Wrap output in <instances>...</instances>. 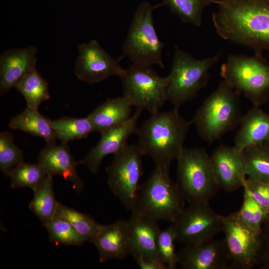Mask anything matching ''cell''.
Instances as JSON below:
<instances>
[{
    "instance_id": "cell-7",
    "label": "cell",
    "mask_w": 269,
    "mask_h": 269,
    "mask_svg": "<svg viewBox=\"0 0 269 269\" xmlns=\"http://www.w3.org/2000/svg\"><path fill=\"white\" fill-rule=\"evenodd\" d=\"M176 160V183L185 201L209 202L219 189L210 155L202 148L184 147Z\"/></svg>"
},
{
    "instance_id": "cell-28",
    "label": "cell",
    "mask_w": 269,
    "mask_h": 269,
    "mask_svg": "<svg viewBox=\"0 0 269 269\" xmlns=\"http://www.w3.org/2000/svg\"><path fill=\"white\" fill-rule=\"evenodd\" d=\"M49 175L39 163L23 161L13 167L8 176L11 179V188L28 187L34 191L46 180Z\"/></svg>"
},
{
    "instance_id": "cell-32",
    "label": "cell",
    "mask_w": 269,
    "mask_h": 269,
    "mask_svg": "<svg viewBox=\"0 0 269 269\" xmlns=\"http://www.w3.org/2000/svg\"><path fill=\"white\" fill-rule=\"evenodd\" d=\"M43 225L48 231L49 241L56 245L80 246L86 242L65 220L54 218Z\"/></svg>"
},
{
    "instance_id": "cell-33",
    "label": "cell",
    "mask_w": 269,
    "mask_h": 269,
    "mask_svg": "<svg viewBox=\"0 0 269 269\" xmlns=\"http://www.w3.org/2000/svg\"><path fill=\"white\" fill-rule=\"evenodd\" d=\"M23 161L22 151L15 144L12 134L2 132L0 134V169L6 176L10 171Z\"/></svg>"
},
{
    "instance_id": "cell-24",
    "label": "cell",
    "mask_w": 269,
    "mask_h": 269,
    "mask_svg": "<svg viewBox=\"0 0 269 269\" xmlns=\"http://www.w3.org/2000/svg\"><path fill=\"white\" fill-rule=\"evenodd\" d=\"M242 155L247 179L269 183V151L264 144L244 149Z\"/></svg>"
},
{
    "instance_id": "cell-15",
    "label": "cell",
    "mask_w": 269,
    "mask_h": 269,
    "mask_svg": "<svg viewBox=\"0 0 269 269\" xmlns=\"http://www.w3.org/2000/svg\"><path fill=\"white\" fill-rule=\"evenodd\" d=\"M182 269H228L230 259L224 239L187 245L177 253Z\"/></svg>"
},
{
    "instance_id": "cell-29",
    "label": "cell",
    "mask_w": 269,
    "mask_h": 269,
    "mask_svg": "<svg viewBox=\"0 0 269 269\" xmlns=\"http://www.w3.org/2000/svg\"><path fill=\"white\" fill-rule=\"evenodd\" d=\"M218 2V0H163L162 4L167 5L183 22L200 26L204 8Z\"/></svg>"
},
{
    "instance_id": "cell-26",
    "label": "cell",
    "mask_w": 269,
    "mask_h": 269,
    "mask_svg": "<svg viewBox=\"0 0 269 269\" xmlns=\"http://www.w3.org/2000/svg\"><path fill=\"white\" fill-rule=\"evenodd\" d=\"M14 88L22 95L29 108L38 109L50 98L48 83L36 69L22 78Z\"/></svg>"
},
{
    "instance_id": "cell-16",
    "label": "cell",
    "mask_w": 269,
    "mask_h": 269,
    "mask_svg": "<svg viewBox=\"0 0 269 269\" xmlns=\"http://www.w3.org/2000/svg\"><path fill=\"white\" fill-rule=\"evenodd\" d=\"M210 159L219 188L231 192L243 186L246 176L242 150L221 144L213 151Z\"/></svg>"
},
{
    "instance_id": "cell-19",
    "label": "cell",
    "mask_w": 269,
    "mask_h": 269,
    "mask_svg": "<svg viewBox=\"0 0 269 269\" xmlns=\"http://www.w3.org/2000/svg\"><path fill=\"white\" fill-rule=\"evenodd\" d=\"M129 237L128 220H119L109 225H100L89 242L95 246L99 261L103 263L112 259H125L128 255Z\"/></svg>"
},
{
    "instance_id": "cell-17",
    "label": "cell",
    "mask_w": 269,
    "mask_h": 269,
    "mask_svg": "<svg viewBox=\"0 0 269 269\" xmlns=\"http://www.w3.org/2000/svg\"><path fill=\"white\" fill-rule=\"evenodd\" d=\"M128 222V255L134 258L141 257L146 259L161 261L156 246L157 237L160 230L157 221L132 211Z\"/></svg>"
},
{
    "instance_id": "cell-9",
    "label": "cell",
    "mask_w": 269,
    "mask_h": 269,
    "mask_svg": "<svg viewBox=\"0 0 269 269\" xmlns=\"http://www.w3.org/2000/svg\"><path fill=\"white\" fill-rule=\"evenodd\" d=\"M123 85V97L136 108L151 114L159 111L167 101L165 78L160 77L150 65L132 64L119 76Z\"/></svg>"
},
{
    "instance_id": "cell-35",
    "label": "cell",
    "mask_w": 269,
    "mask_h": 269,
    "mask_svg": "<svg viewBox=\"0 0 269 269\" xmlns=\"http://www.w3.org/2000/svg\"><path fill=\"white\" fill-rule=\"evenodd\" d=\"M243 187L246 188L254 199L269 213V183L246 178Z\"/></svg>"
},
{
    "instance_id": "cell-3",
    "label": "cell",
    "mask_w": 269,
    "mask_h": 269,
    "mask_svg": "<svg viewBox=\"0 0 269 269\" xmlns=\"http://www.w3.org/2000/svg\"><path fill=\"white\" fill-rule=\"evenodd\" d=\"M240 95L223 80L205 99L191 121L202 139L212 143L239 127L242 117Z\"/></svg>"
},
{
    "instance_id": "cell-27",
    "label": "cell",
    "mask_w": 269,
    "mask_h": 269,
    "mask_svg": "<svg viewBox=\"0 0 269 269\" xmlns=\"http://www.w3.org/2000/svg\"><path fill=\"white\" fill-rule=\"evenodd\" d=\"M50 124L57 137L61 143L86 138L94 131L92 124L88 117L76 118L63 117L50 121Z\"/></svg>"
},
{
    "instance_id": "cell-38",
    "label": "cell",
    "mask_w": 269,
    "mask_h": 269,
    "mask_svg": "<svg viewBox=\"0 0 269 269\" xmlns=\"http://www.w3.org/2000/svg\"><path fill=\"white\" fill-rule=\"evenodd\" d=\"M264 145L269 151V140L266 142Z\"/></svg>"
},
{
    "instance_id": "cell-23",
    "label": "cell",
    "mask_w": 269,
    "mask_h": 269,
    "mask_svg": "<svg viewBox=\"0 0 269 269\" xmlns=\"http://www.w3.org/2000/svg\"><path fill=\"white\" fill-rule=\"evenodd\" d=\"M50 120L41 114L38 109L27 107L10 120L9 127L43 138L46 144L56 143V133Z\"/></svg>"
},
{
    "instance_id": "cell-6",
    "label": "cell",
    "mask_w": 269,
    "mask_h": 269,
    "mask_svg": "<svg viewBox=\"0 0 269 269\" xmlns=\"http://www.w3.org/2000/svg\"><path fill=\"white\" fill-rule=\"evenodd\" d=\"M220 75L254 107H261L269 100V63L262 54H230L221 66Z\"/></svg>"
},
{
    "instance_id": "cell-11",
    "label": "cell",
    "mask_w": 269,
    "mask_h": 269,
    "mask_svg": "<svg viewBox=\"0 0 269 269\" xmlns=\"http://www.w3.org/2000/svg\"><path fill=\"white\" fill-rule=\"evenodd\" d=\"M176 241L184 245L201 244L214 238L222 231V215L208 202L190 204L173 223Z\"/></svg>"
},
{
    "instance_id": "cell-12",
    "label": "cell",
    "mask_w": 269,
    "mask_h": 269,
    "mask_svg": "<svg viewBox=\"0 0 269 269\" xmlns=\"http://www.w3.org/2000/svg\"><path fill=\"white\" fill-rule=\"evenodd\" d=\"M222 232L229 253V269H252L257 264L261 235L254 233L240 220L238 212L222 216Z\"/></svg>"
},
{
    "instance_id": "cell-37",
    "label": "cell",
    "mask_w": 269,
    "mask_h": 269,
    "mask_svg": "<svg viewBox=\"0 0 269 269\" xmlns=\"http://www.w3.org/2000/svg\"><path fill=\"white\" fill-rule=\"evenodd\" d=\"M134 259L141 269H168L160 260L146 259L141 257H136Z\"/></svg>"
},
{
    "instance_id": "cell-22",
    "label": "cell",
    "mask_w": 269,
    "mask_h": 269,
    "mask_svg": "<svg viewBox=\"0 0 269 269\" xmlns=\"http://www.w3.org/2000/svg\"><path fill=\"white\" fill-rule=\"evenodd\" d=\"M131 107L123 97L108 99L87 117L94 131L100 133L128 120L132 117Z\"/></svg>"
},
{
    "instance_id": "cell-25",
    "label": "cell",
    "mask_w": 269,
    "mask_h": 269,
    "mask_svg": "<svg viewBox=\"0 0 269 269\" xmlns=\"http://www.w3.org/2000/svg\"><path fill=\"white\" fill-rule=\"evenodd\" d=\"M53 176L46 180L34 192V197L29 204V209L43 224L55 218L59 202L55 198Z\"/></svg>"
},
{
    "instance_id": "cell-14",
    "label": "cell",
    "mask_w": 269,
    "mask_h": 269,
    "mask_svg": "<svg viewBox=\"0 0 269 269\" xmlns=\"http://www.w3.org/2000/svg\"><path fill=\"white\" fill-rule=\"evenodd\" d=\"M142 111L136 108L134 114L127 121L101 131L98 143L78 163L85 165L91 173L97 174L104 158L124 148L129 137L135 134L137 122Z\"/></svg>"
},
{
    "instance_id": "cell-2",
    "label": "cell",
    "mask_w": 269,
    "mask_h": 269,
    "mask_svg": "<svg viewBox=\"0 0 269 269\" xmlns=\"http://www.w3.org/2000/svg\"><path fill=\"white\" fill-rule=\"evenodd\" d=\"M191 122L180 116L178 110L151 114L137 128V145L144 155H148L155 167L169 169L184 147Z\"/></svg>"
},
{
    "instance_id": "cell-4",
    "label": "cell",
    "mask_w": 269,
    "mask_h": 269,
    "mask_svg": "<svg viewBox=\"0 0 269 269\" xmlns=\"http://www.w3.org/2000/svg\"><path fill=\"white\" fill-rule=\"evenodd\" d=\"M185 200L169 175V169L155 167L139 185L131 211L153 220L173 223L184 209Z\"/></svg>"
},
{
    "instance_id": "cell-13",
    "label": "cell",
    "mask_w": 269,
    "mask_h": 269,
    "mask_svg": "<svg viewBox=\"0 0 269 269\" xmlns=\"http://www.w3.org/2000/svg\"><path fill=\"white\" fill-rule=\"evenodd\" d=\"M78 49L74 73L84 82L99 83L113 75L120 76L123 71L120 64L122 57H112L96 40L79 44Z\"/></svg>"
},
{
    "instance_id": "cell-30",
    "label": "cell",
    "mask_w": 269,
    "mask_h": 269,
    "mask_svg": "<svg viewBox=\"0 0 269 269\" xmlns=\"http://www.w3.org/2000/svg\"><path fill=\"white\" fill-rule=\"evenodd\" d=\"M55 218L67 221L86 241L89 242L94 236L101 225L89 215L60 203Z\"/></svg>"
},
{
    "instance_id": "cell-1",
    "label": "cell",
    "mask_w": 269,
    "mask_h": 269,
    "mask_svg": "<svg viewBox=\"0 0 269 269\" xmlns=\"http://www.w3.org/2000/svg\"><path fill=\"white\" fill-rule=\"evenodd\" d=\"M218 5L212 21L220 37L255 54L269 51V0H219Z\"/></svg>"
},
{
    "instance_id": "cell-21",
    "label": "cell",
    "mask_w": 269,
    "mask_h": 269,
    "mask_svg": "<svg viewBox=\"0 0 269 269\" xmlns=\"http://www.w3.org/2000/svg\"><path fill=\"white\" fill-rule=\"evenodd\" d=\"M236 135L234 146L242 150L269 140V114L260 107H254L242 116Z\"/></svg>"
},
{
    "instance_id": "cell-36",
    "label": "cell",
    "mask_w": 269,
    "mask_h": 269,
    "mask_svg": "<svg viewBox=\"0 0 269 269\" xmlns=\"http://www.w3.org/2000/svg\"><path fill=\"white\" fill-rule=\"evenodd\" d=\"M256 265L269 269V216L263 225Z\"/></svg>"
},
{
    "instance_id": "cell-8",
    "label": "cell",
    "mask_w": 269,
    "mask_h": 269,
    "mask_svg": "<svg viewBox=\"0 0 269 269\" xmlns=\"http://www.w3.org/2000/svg\"><path fill=\"white\" fill-rule=\"evenodd\" d=\"M162 3L152 6L141 2L135 11L123 46L124 56L132 64L157 65L164 67L163 43L159 39L153 24L152 11Z\"/></svg>"
},
{
    "instance_id": "cell-5",
    "label": "cell",
    "mask_w": 269,
    "mask_h": 269,
    "mask_svg": "<svg viewBox=\"0 0 269 269\" xmlns=\"http://www.w3.org/2000/svg\"><path fill=\"white\" fill-rule=\"evenodd\" d=\"M221 52L201 60L176 47L172 67L165 77L167 101L178 109L196 97L207 84L210 69L219 61Z\"/></svg>"
},
{
    "instance_id": "cell-34",
    "label": "cell",
    "mask_w": 269,
    "mask_h": 269,
    "mask_svg": "<svg viewBox=\"0 0 269 269\" xmlns=\"http://www.w3.org/2000/svg\"><path fill=\"white\" fill-rule=\"evenodd\" d=\"M175 241L176 235L172 225L164 230H160L157 237L156 246L159 258L168 269H175L178 264Z\"/></svg>"
},
{
    "instance_id": "cell-18",
    "label": "cell",
    "mask_w": 269,
    "mask_h": 269,
    "mask_svg": "<svg viewBox=\"0 0 269 269\" xmlns=\"http://www.w3.org/2000/svg\"><path fill=\"white\" fill-rule=\"evenodd\" d=\"M35 47L14 48L4 52L0 57V95L3 96L22 78L36 69Z\"/></svg>"
},
{
    "instance_id": "cell-10",
    "label": "cell",
    "mask_w": 269,
    "mask_h": 269,
    "mask_svg": "<svg viewBox=\"0 0 269 269\" xmlns=\"http://www.w3.org/2000/svg\"><path fill=\"white\" fill-rule=\"evenodd\" d=\"M137 144H127L114 154L106 168L108 184L122 205L132 211L143 175L142 156Z\"/></svg>"
},
{
    "instance_id": "cell-31",
    "label": "cell",
    "mask_w": 269,
    "mask_h": 269,
    "mask_svg": "<svg viewBox=\"0 0 269 269\" xmlns=\"http://www.w3.org/2000/svg\"><path fill=\"white\" fill-rule=\"evenodd\" d=\"M244 188L242 205L237 211L241 221L252 232L261 235L263 225L269 216L268 212L252 197L249 191Z\"/></svg>"
},
{
    "instance_id": "cell-20",
    "label": "cell",
    "mask_w": 269,
    "mask_h": 269,
    "mask_svg": "<svg viewBox=\"0 0 269 269\" xmlns=\"http://www.w3.org/2000/svg\"><path fill=\"white\" fill-rule=\"evenodd\" d=\"M37 162L47 172L52 175H60L70 180L77 192L82 190L84 182L77 172L76 162L67 144H46L39 152Z\"/></svg>"
}]
</instances>
